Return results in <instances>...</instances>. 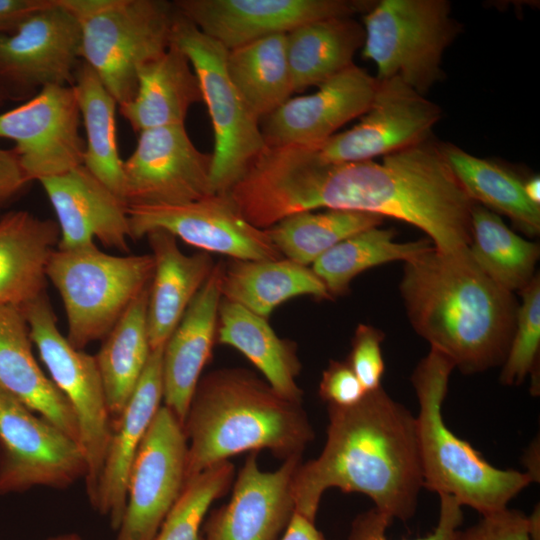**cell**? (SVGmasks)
Instances as JSON below:
<instances>
[{
  "label": "cell",
  "mask_w": 540,
  "mask_h": 540,
  "mask_svg": "<svg viewBox=\"0 0 540 540\" xmlns=\"http://www.w3.org/2000/svg\"><path fill=\"white\" fill-rule=\"evenodd\" d=\"M250 198L266 227L317 209L352 210L391 217L426 233L435 249L469 248L474 202L448 164L441 144L430 139L383 156L329 163L312 147L268 148L252 173Z\"/></svg>",
  "instance_id": "6da1fadb"
},
{
  "label": "cell",
  "mask_w": 540,
  "mask_h": 540,
  "mask_svg": "<svg viewBox=\"0 0 540 540\" xmlns=\"http://www.w3.org/2000/svg\"><path fill=\"white\" fill-rule=\"evenodd\" d=\"M328 426L320 455L297 467L295 511L315 522L331 488L369 497L390 518L413 517L423 487L415 416L381 387L347 407L327 405Z\"/></svg>",
  "instance_id": "7a4b0ae2"
},
{
  "label": "cell",
  "mask_w": 540,
  "mask_h": 540,
  "mask_svg": "<svg viewBox=\"0 0 540 540\" xmlns=\"http://www.w3.org/2000/svg\"><path fill=\"white\" fill-rule=\"evenodd\" d=\"M399 288L416 333L463 374L503 364L518 305L480 269L469 248L446 253L433 246L409 259Z\"/></svg>",
  "instance_id": "3957f363"
},
{
  "label": "cell",
  "mask_w": 540,
  "mask_h": 540,
  "mask_svg": "<svg viewBox=\"0 0 540 540\" xmlns=\"http://www.w3.org/2000/svg\"><path fill=\"white\" fill-rule=\"evenodd\" d=\"M182 425L188 443L185 484L243 452L266 449L283 461L302 457L314 439L303 403L286 399L240 367L201 377Z\"/></svg>",
  "instance_id": "277c9868"
},
{
  "label": "cell",
  "mask_w": 540,
  "mask_h": 540,
  "mask_svg": "<svg viewBox=\"0 0 540 540\" xmlns=\"http://www.w3.org/2000/svg\"><path fill=\"white\" fill-rule=\"evenodd\" d=\"M454 369L448 357L430 348L411 376L419 402L415 422L423 487L485 516L506 509L533 480L526 472L492 466L447 427L442 405Z\"/></svg>",
  "instance_id": "5b68a950"
},
{
  "label": "cell",
  "mask_w": 540,
  "mask_h": 540,
  "mask_svg": "<svg viewBox=\"0 0 540 540\" xmlns=\"http://www.w3.org/2000/svg\"><path fill=\"white\" fill-rule=\"evenodd\" d=\"M77 19L81 60L98 75L118 106L137 88V72L171 43L176 14L165 0H59Z\"/></svg>",
  "instance_id": "8992f818"
},
{
  "label": "cell",
  "mask_w": 540,
  "mask_h": 540,
  "mask_svg": "<svg viewBox=\"0 0 540 540\" xmlns=\"http://www.w3.org/2000/svg\"><path fill=\"white\" fill-rule=\"evenodd\" d=\"M46 273L64 305L66 338L83 350L103 340L150 285L154 259L152 254H108L96 244L69 250L56 248Z\"/></svg>",
  "instance_id": "52a82bcc"
},
{
  "label": "cell",
  "mask_w": 540,
  "mask_h": 540,
  "mask_svg": "<svg viewBox=\"0 0 540 540\" xmlns=\"http://www.w3.org/2000/svg\"><path fill=\"white\" fill-rule=\"evenodd\" d=\"M171 43L188 58L198 78L214 131L211 188L227 194L266 148L259 125L226 69L228 50L177 10Z\"/></svg>",
  "instance_id": "ba28073f"
},
{
  "label": "cell",
  "mask_w": 540,
  "mask_h": 540,
  "mask_svg": "<svg viewBox=\"0 0 540 540\" xmlns=\"http://www.w3.org/2000/svg\"><path fill=\"white\" fill-rule=\"evenodd\" d=\"M362 56L377 80L400 78L425 95L443 78L442 57L459 33L446 0H381L363 16Z\"/></svg>",
  "instance_id": "9c48e42d"
},
{
  "label": "cell",
  "mask_w": 540,
  "mask_h": 540,
  "mask_svg": "<svg viewBox=\"0 0 540 540\" xmlns=\"http://www.w3.org/2000/svg\"><path fill=\"white\" fill-rule=\"evenodd\" d=\"M32 343L50 379L68 401L78 426L79 445L87 462L85 478L89 499L94 495L112 430L110 415L95 356L75 348L58 329L56 314L46 293L20 308Z\"/></svg>",
  "instance_id": "30bf717a"
},
{
  "label": "cell",
  "mask_w": 540,
  "mask_h": 540,
  "mask_svg": "<svg viewBox=\"0 0 540 540\" xmlns=\"http://www.w3.org/2000/svg\"><path fill=\"white\" fill-rule=\"evenodd\" d=\"M77 441L0 387V496L86 478Z\"/></svg>",
  "instance_id": "8fae6325"
},
{
  "label": "cell",
  "mask_w": 540,
  "mask_h": 540,
  "mask_svg": "<svg viewBox=\"0 0 540 540\" xmlns=\"http://www.w3.org/2000/svg\"><path fill=\"white\" fill-rule=\"evenodd\" d=\"M187 449L181 421L160 406L131 465L115 540H154L184 488Z\"/></svg>",
  "instance_id": "7c38bea8"
},
{
  "label": "cell",
  "mask_w": 540,
  "mask_h": 540,
  "mask_svg": "<svg viewBox=\"0 0 540 540\" xmlns=\"http://www.w3.org/2000/svg\"><path fill=\"white\" fill-rule=\"evenodd\" d=\"M75 16L59 0L0 34V88L9 100L50 85L71 86L81 61Z\"/></svg>",
  "instance_id": "4fadbf2b"
},
{
  "label": "cell",
  "mask_w": 540,
  "mask_h": 540,
  "mask_svg": "<svg viewBox=\"0 0 540 540\" xmlns=\"http://www.w3.org/2000/svg\"><path fill=\"white\" fill-rule=\"evenodd\" d=\"M72 86L50 85L0 114V138L15 143L29 182L58 176L83 165L85 140Z\"/></svg>",
  "instance_id": "5bb4252c"
},
{
  "label": "cell",
  "mask_w": 540,
  "mask_h": 540,
  "mask_svg": "<svg viewBox=\"0 0 540 540\" xmlns=\"http://www.w3.org/2000/svg\"><path fill=\"white\" fill-rule=\"evenodd\" d=\"M132 239L162 229L205 252L236 260L284 258L265 229L248 222L228 194L179 205H127Z\"/></svg>",
  "instance_id": "9a60e30c"
},
{
  "label": "cell",
  "mask_w": 540,
  "mask_h": 540,
  "mask_svg": "<svg viewBox=\"0 0 540 540\" xmlns=\"http://www.w3.org/2000/svg\"><path fill=\"white\" fill-rule=\"evenodd\" d=\"M440 118L441 108L400 78L377 80L360 122L312 148L329 163L373 160L429 140Z\"/></svg>",
  "instance_id": "2e32d148"
},
{
  "label": "cell",
  "mask_w": 540,
  "mask_h": 540,
  "mask_svg": "<svg viewBox=\"0 0 540 540\" xmlns=\"http://www.w3.org/2000/svg\"><path fill=\"white\" fill-rule=\"evenodd\" d=\"M138 134L123 164L127 205H179L213 194L212 154L196 148L184 125Z\"/></svg>",
  "instance_id": "e0dca14e"
},
{
  "label": "cell",
  "mask_w": 540,
  "mask_h": 540,
  "mask_svg": "<svg viewBox=\"0 0 540 540\" xmlns=\"http://www.w3.org/2000/svg\"><path fill=\"white\" fill-rule=\"evenodd\" d=\"M369 0H177L176 10L228 51L309 22L368 12Z\"/></svg>",
  "instance_id": "ac0fdd59"
},
{
  "label": "cell",
  "mask_w": 540,
  "mask_h": 540,
  "mask_svg": "<svg viewBox=\"0 0 540 540\" xmlns=\"http://www.w3.org/2000/svg\"><path fill=\"white\" fill-rule=\"evenodd\" d=\"M257 454L246 457L229 502L205 518L201 540H280L295 512L292 480L302 457L262 471Z\"/></svg>",
  "instance_id": "d6986e66"
},
{
  "label": "cell",
  "mask_w": 540,
  "mask_h": 540,
  "mask_svg": "<svg viewBox=\"0 0 540 540\" xmlns=\"http://www.w3.org/2000/svg\"><path fill=\"white\" fill-rule=\"evenodd\" d=\"M376 88L377 79L352 64L320 84L316 92L289 98L264 117L261 132L266 146L322 144L368 111Z\"/></svg>",
  "instance_id": "ffe728a7"
},
{
  "label": "cell",
  "mask_w": 540,
  "mask_h": 540,
  "mask_svg": "<svg viewBox=\"0 0 540 540\" xmlns=\"http://www.w3.org/2000/svg\"><path fill=\"white\" fill-rule=\"evenodd\" d=\"M42 185L57 217L62 250L95 245L128 250L130 236L127 204L85 166L44 178Z\"/></svg>",
  "instance_id": "44dd1931"
},
{
  "label": "cell",
  "mask_w": 540,
  "mask_h": 540,
  "mask_svg": "<svg viewBox=\"0 0 540 540\" xmlns=\"http://www.w3.org/2000/svg\"><path fill=\"white\" fill-rule=\"evenodd\" d=\"M164 346L151 351L142 376L118 417L97 482L92 506L109 518L117 530L126 505L128 475L136 452L163 400L162 360Z\"/></svg>",
  "instance_id": "7402d4cb"
},
{
  "label": "cell",
  "mask_w": 540,
  "mask_h": 540,
  "mask_svg": "<svg viewBox=\"0 0 540 540\" xmlns=\"http://www.w3.org/2000/svg\"><path fill=\"white\" fill-rule=\"evenodd\" d=\"M224 264H215L164 345L163 401L183 423L201 373L212 357Z\"/></svg>",
  "instance_id": "603a6c76"
},
{
  "label": "cell",
  "mask_w": 540,
  "mask_h": 540,
  "mask_svg": "<svg viewBox=\"0 0 540 540\" xmlns=\"http://www.w3.org/2000/svg\"><path fill=\"white\" fill-rule=\"evenodd\" d=\"M154 259L149 287L147 329L151 350L164 346L215 263L207 252L183 253L177 238L156 229L146 235Z\"/></svg>",
  "instance_id": "cb8c5ba5"
},
{
  "label": "cell",
  "mask_w": 540,
  "mask_h": 540,
  "mask_svg": "<svg viewBox=\"0 0 540 540\" xmlns=\"http://www.w3.org/2000/svg\"><path fill=\"white\" fill-rule=\"evenodd\" d=\"M0 387L79 444L74 413L38 365L23 313L7 305H0Z\"/></svg>",
  "instance_id": "d4e9b609"
},
{
  "label": "cell",
  "mask_w": 540,
  "mask_h": 540,
  "mask_svg": "<svg viewBox=\"0 0 540 540\" xmlns=\"http://www.w3.org/2000/svg\"><path fill=\"white\" fill-rule=\"evenodd\" d=\"M59 238L56 221L28 211L0 218V305L21 308L46 293L47 266Z\"/></svg>",
  "instance_id": "484cf974"
},
{
  "label": "cell",
  "mask_w": 540,
  "mask_h": 540,
  "mask_svg": "<svg viewBox=\"0 0 540 540\" xmlns=\"http://www.w3.org/2000/svg\"><path fill=\"white\" fill-rule=\"evenodd\" d=\"M198 78L187 56L174 44L137 72L134 97L119 105L133 130L184 125L190 107L201 101Z\"/></svg>",
  "instance_id": "4316f807"
},
{
  "label": "cell",
  "mask_w": 540,
  "mask_h": 540,
  "mask_svg": "<svg viewBox=\"0 0 540 540\" xmlns=\"http://www.w3.org/2000/svg\"><path fill=\"white\" fill-rule=\"evenodd\" d=\"M216 341L241 352L281 396L303 403V391L297 384L302 365L296 344L280 338L267 319L222 298Z\"/></svg>",
  "instance_id": "83f0119b"
},
{
  "label": "cell",
  "mask_w": 540,
  "mask_h": 540,
  "mask_svg": "<svg viewBox=\"0 0 540 540\" xmlns=\"http://www.w3.org/2000/svg\"><path fill=\"white\" fill-rule=\"evenodd\" d=\"M222 298L268 319L276 307L297 296L332 299L311 268L290 261L236 260L224 264Z\"/></svg>",
  "instance_id": "f1b7e54d"
},
{
  "label": "cell",
  "mask_w": 540,
  "mask_h": 540,
  "mask_svg": "<svg viewBox=\"0 0 540 540\" xmlns=\"http://www.w3.org/2000/svg\"><path fill=\"white\" fill-rule=\"evenodd\" d=\"M363 25L352 17H332L301 25L286 34L294 92L319 86L351 66L362 48Z\"/></svg>",
  "instance_id": "f546056e"
},
{
  "label": "cell",
  "mask_w": 540,
  "mask_h": 540,
  "mask_svg": "<svg viewBox=\"0 0 540 540\" xmlns=\"http://www.w3.org/2000/svg\"><path fill=\"white\" fill-rule=\"evenodd\" d=\"M71 86L86 134L83 166L126 203L124 161L117 140L118 104L95 71L82 60Z\"/></svg>",
  "instance_id": "4dcf8cb0"
},
{
  "label": "cell",
  "mask_w": 540,
  "mask_h": 540,
  "mask_svg": "<svg viewBox=\"0 0 540 540\" xmlns=\"http://www.w3.org/2000/svg\"><path fill=\"white\" fill-rule=\"evenodd\" d=\"M149 287L105 336L95 355L112 420L134 392L152 351L147 329Z\"/></svg>",
  "instance_id": "1f68e13d"
},
{
  "label": "cell",
  "mask_w": 540,
  "mask_h": 540,
  "mask_svg": "<svg viewBox=\"0 0 540 540\" xmlns=\"http://www.w3.org/2000/svg\"><path fill=\"white\" fill-rule=\"evenodd\" d=\"M443 154L470 199L494 213L509 217L529 236L540 232V205L525 194L524 181L505 167L473 156L451 144H441Z\"/></svg>",
  "instance_id": "d6a6232c"
},
{
  "label": "cell",
  "mask_w": 540,
  "mask_h": 540,
  "mask_svg": "<svg viewBox=\"0 0 540 540\" xmlns=\"http://www.w3.org/2000/svg\"><path fill=\"white\" fill-rule=\"evenodd\" d=\"M226 69L239 94L260 121L294 93L286 34L267 36L229 50Z\"/></svg>",
  "instance_id": "836d02e7"
},
{
  "label": "cell",
  "mask_w": 540,
  "mask_h": 540,
  "mask_svg": "<svg viewBox=\"0 0 540 540\" xmlns=\"http://www.w3.org/2000/svg\"><path fill=\"white\" fill-rule=\"evenodd\" d=\"M469 252L491 280L513 293L520 292L536 275L540 248L507 227L498 214L475 203Z\"/></svg>",
  "instance_id": "e575fe53"
},
{
  "label": "cell",
  "mask_w": 540,
  "mask_h": 540,
  "mask_svg": "<svg viewBox=\"0 0 540 540\" xmlns=\"http://www.w3.org/2000/svg\"><path fill=\"white\" fill-rule=\"evenodd\" d=\"M394 238L393 229L377 226L364 230L333 246L311 269L333 298L346 294L351 281L363 271L389 262H406L433 247L428 238L410 242Z\"/></svg>",
  "instance_id": "d590c367"
},
{
  "label": "cell",
  "mask_w": 540,
  "mask_h": 540,
  "mask_svg": "<svg viewBox=\"0 0 540 540\" xmlns=\"http://www.w3.org/2000/svg\"><path fill=\"white\" fill-rule=\"evenodd\" d=\"M383 219L377 214L352 210L304 211L265 230L284 258L309 266L339 242L381 226Z\"/></svg>",
  "instance_id": "8d00e7d4"
},
{
  "label": "cell",
  "mask_w": 540,
  "mask_h": 540,
  "mask_svg": "<svg viewBox=\"0 0 540 540\" xmlns=\"http://www.w3.org/2000/svg\"><path fill=\"white\" fill-rule=\"evenodd\" d=\"M234 476V465L226 460L189 480L154 540H201V528L211 504L228 492Z\"/></svg>",
  "instance_id": "74e56055"
},
{
  "label": "cell",
  "mask_w": 540,
  "mask_h": 540,
  "mask_svg": "<svg viewBox=\"0 0 540 540\" xmlns=\"http://www.w3.org/2000/svg\"><path fill=\"white\" fill-rule=\"evenodd\" d=\"M521 304L517 308L511 343L502 364L500 382L506 386L521 384L531 375V392L539 394L540 348V278L535 275L520 291Z\"/></svg>",
  "instance_id": "f35d334b"
},
{
  "label": "cell",
  "mask_w": 540,
  "mask_h": 540,
  "mask_svg": "<svg viewBox=\"0 0 540 540\" xmlns=\"http://www.w3.org/2000/svg\"><path fill=\"white\" fill-rule=\"evenodd\" d=\"M439 519L434 531L415 540H453L463 522L460 503L452 496L439 494ZM392 520L372 508L360 513L352 522L349 540H388L386 530Z\"/></svg>",
  "instance_id": "ab89813d"
},
{
  "label": "cell",
  "mask_w": 540,
  "mask_h": 540,
  "mask_svg": "<svg viewBox=\"0 0 540 540\" xmlns=\"http://www.w3.org/2000/svg\"><path fill=\"white\" fill-rule=\"evenodd\" d=\"M385 334L367 324H359L351 341L347 363L359 379L366 392L381 387L385 364L381 343Z\"/></svg>",
  "instance_id": "60d3db41"
},
{
  "label": "cell",
  "mask_w": 540,
  "mask_h": 540,
  "mask_svg": "<svg viewBox=\"0 0 540 540\" xmlns=\"http://www.w3.org/2000/svg\"><path fill=\"white\" fill-rule=\"evenodd\" d=\"M453 540H532L529 517L508 508L482 516L464 531L458 530Z\"/></svg>",
  "instance_id": "b9f144b4"
},
{
  "label": "cell",
  "mask_w": 540,
  "mask_h": 540,
  "mask_svg": "<svg viewBox=\"0 0 540 540\" xmlns=\"http://www.w3.org/2000/svg\"><path fill=\"white\" fill-rule=\"evenodd\" d=\"M366 393L346 360H331L322 373L318 394L327 405L352 406Z\"/></svg>",
  "instance_id": "7bdbcfd3"
},
{
  "label": "cell",
  "mask_w": 540,
  "mask_h": 540,
  "mask_svg": "<svg viewBox=\"0 0 540 540\" xmlns=\"http://www.w3.org/2000/svg\"><path fill=\"white\" fill-rule=\"evenodd\" d=\"M28 183L15 150L0 147V210L18 196Z\"/></svg>",
  "instance_id": "ee69618b"
},
{
  "label": "cell",
  "mask_w": 540,
  "mask_h": 540,
  "mask_svg": "<svg viewBox=\"0 0 540 540\" xmlns=\"http://www.w3.org/2000/svg\"><path fill=\"white\" fill-rule=\"evenodd\" d=\"M53 0H0V34L15 29L31 14L46 8Z\"/></svg>",
  "instance_id": "f6af8a7d"
},
{
  "label": "cell",
  "mask_w": 540,
  "mask_h": 540,
  "mask_svg": "<svg viewBox=\"0 0 540 540\" xmlns=\"http://www.w3.org/2000/svg\"><path fill=\"white\" fill-rule=\"evenodd\" d=\"M280 540H326L313 521L294 512Z\"/></svg>",
  "instance_id": "bcb514c9"
},
{
  "label": "cell",
  "mask_w": 540,
  "mask_h": 540,
  "mask_svg": "<svg viewBox=\"0 0 540 540\" xmlns=\"http://www.w3.org/2000/svg\"><path fill=\"white\" fill-rule=\"evenodd\" d=\"M539 441H534L525 454L526 473L530 475L533 482L539 481V467L536 466V459L539 460Z\"/></svg>",
  "instance_id": "7dc6e473"
},
{
  "label": "cell",
  "mask_w": 540,
  "mask_h": 540,
  "mask_svg": "<svg viewBox=\"0 0 540 540\" xmlns=\"http://www.w3.org/2000/svg\"><path fill=\"white\" fill-rule=\"evenodd\" d=\"M524 191L528 199L537 205H540V179L534 176L524 182Z\"/></svg>",
  "instance_id": "c3c4849f"
},
{
  "label": "cell",
  "mask_w": 540,
  "mask_h": 540,
  "mask_svg": "<svg viewBox=\"0 0 540 540\" xmlns=\"http://www.w3.org/2000/svg\"><path fill=\"white\" fill-rule=\"evenodd\" d=\"M529 517L530 521V534L532 540H540V511L539 505H537Z\"/></svg>",
  "instance_id": "681fc988"
},
{
  "label": "cell",
  "mask_w": 540,
  "mask_h": 540,
  "mask_svg": "<svg viewBox=\"0 0 540 540\" xmlns=\"http://www.w3.org/2000/svg\"><path fill=\"white\" fill-rule=\"evenodd\" d=\"M46 540H82V538L76 533H65V534L49 537Z\"/></svg>",
  "instance_id": "f907efd6"
},
{
  "label": "cell",
  "mask_w": 540,
  "mask_h": 540,
  "mask_svg": "<svg viewBox=\"0 0 540 540\" xmlns=\"http://www.w3.org/2000/svg\"><path fill=\"white\" fill-rule=\"evenodd\" d=\"M9 98L6 93L0 88V107L8 101Z\"/></svg>",
  "instance_id": "816d5d0a"
}]
</instances>
